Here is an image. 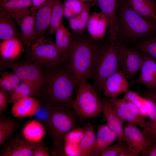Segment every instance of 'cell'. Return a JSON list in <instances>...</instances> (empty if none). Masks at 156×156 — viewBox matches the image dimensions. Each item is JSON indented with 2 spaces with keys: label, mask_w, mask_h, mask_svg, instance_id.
I'll return each instance as SVG.
<instances>
[{
  "label": "cell",
  "mask_w": 156,
  "mask_h": 156,
  "mask_svg": "<svg viewBox=\"0 0 156 156\" xmlns=\"http://www.w3.org/2000/svg\"><path fill=\"white\" fill-rule=\"evenodd\" d=\"M42 68L44 78L40 98L45 104L72 109L74 89L78 84L68 63Z\"/></svg>",
  "instance_id": "cell-1"
},
{
  "label": "cell",
  "mask_w": 156,
  "mask_h": 156,
  "mask_svg": "<svg viewBox=\"0 0 156 156\" xmlns=\"http://www.w3.org/2000/svg\"><path fill=\"white\" fill-rule=\"evenodd\" d=\"M156 34V22L139 14L127 1L118 3L116 23L117 40L123 43L138 41Z\"/></svg>",
  "instance_id": "cell-2"
},
{
  "label": "cell",
  "mask_w": 156,
  "mask_h": 156,
  "mask_svg": "<svg viewBox=\"0 0 156 156\" xmlns=\"http://www.w3.org/2000/svg\"><path fill=\"white\" fill-rule=\"evenodd\" d=\"M76 36L71 35L68 63L78 85L83 79L92 78L94 59L101 44L91 38Z\"/></svg>",
  "instance_id": "cell-3"
},
{
  "label": "cell",
  "mask_w": 156,
  "mask_h": 156,
  "mask_svg": "<svg viewBox=\"0 0 156 156\" xmlns=\"http://www.w3.org/2000/svg\"><path fill=\"white\" fill-rule=\"evenodd\" d=\"M44 104L48 110L45 119L46 126L53 142V153L54 155L65 156V137L77 127L78 117L72 109Z\"/></svg>",
  "instance_id": "cell-4"
},
{
  "label": "cell",
  "mask_w": 156,
  "mask_h": 156,
  "mask_svg": "<svg viewBox=\"0 0 156 156\" xmlns=\"http://www.w3.org/2000/svg\"><path fill=\"white\" fill-rule=\"evenodd\" d=\"M119 49L117 40L101 44L96 52L92 77L93 86L98 94L102 91L105 80L120 70L118 61Z\"/></svg>",
  "instance_id": "cell-5"
},
{
  "label": "cell",
  "mask_w": 156,
  "mask_h": 156,
  "mask_svg": "<svg viewBox=\"0 0 156 156\" xmlns=\"http://www.w3.org/2000/svg\"><path fill=\"white\" fill-rule=\"evenodd\" d=\"M72 109L82 121L99 116L102 113L100 98L93 86L83 79L78 85Z\"/></svg>",
  "instance_id": "cell-6"
},
{
  "label": "cell",
  "mask_w": 156,
  "mask_h": 156,
  "mask_svg": "<svg viewBox=\"0 0 156 156\" xmlns=\"http://www.w3.org/2000/svg\"><path fill=\"white\" fill-rule=\"evenodd\" d=\"M27 48L26 59L41 67L67 63L55 42L45 36L34 41Z\"/></svg>",
  "instance_id": "cell-7"
},
{
  "label": "cell",
  "mask_w": 156,
  "mask_h": 156,
  "mask_svg": "<svg viewBox=\"0 0 156 156\" xmlns=\"http://www.w3.org/2000/svg\"><path fill=\"white\" fill-rule=\"evenodd\" d=\"M6 68L12 70L22 81L30 84L34 90L35 96L40 98L44 78L42 67L28 59L21 62L0 60V74Z\"/></svg>",
  "instance_id": "cell-8"
},
{
  "label": "cell",
  "mask_w": 156,
  "mask_h": 156,
  "mask_svg": "<svg viewBox=\"0 0 156 156\" xmlns=\"http://www.w3.org/2000/svg\"><path fill=\"white\" fill-rule=\"evenodd\" d=\"M118 41L120 69L128 79H132L140 70L144 53L135 47H128L121 42Z\"/></svg>",
  "instance_id": "cell-9"
},
{
  "label": "cell",
  "mask_w": 156,
  "mask_h": 156,
  "mask_svg": "<svg viewBox=\"0 0 156 156\" xmlns=\"http://www.w3.org/2000/svg\"><path fill=\"white\" fill-rule=\"evenodd\" d=\"M36 13H31L29 8L10 15L20 27L21 40L26 47L35 40Z\"/></svg>",
  "instance_id": "cell-10"
},
{
  "label": "cell",
  "mask_w": 156,
  "mask_h": 156,
  "mask_svg": "<svg viewBox=\"0 0 156 156\" xmlns=\"http://www.w3.org/2000/svg\"><path fill=\"white\" fill-rule=\"evenodd\" d=\"M125 141L132 149L142 153L154 142L134 123L127 122L124 128Z\"/></svg>",
  "instance_id": "cell-11"
},
{
  "label": "cell",
  "mask_w": 156,
  "mask_h": 156,
  "mask_svg": "<svg viewBox=\"0 0 156 156\" xmlns=\"http://www.w3.org/2000/svg\"><path fill=\"white\" fill-rule=\"evenodd\" d=\"M120 69L108 77L103 85V94L106 97L117 98L129 89V83Z\"/></svg>",
  "instance_id": "cell-12"
},
{
  "label": "cell",
  "mask_w": 156,
  "mask_h": 156,
  "mask_svg": "<svg viewBox=\"0 0 156 156\" xmlns=\"http://www.w3.org/2000/svg\"><path fill=\"white\" fill-rule=\"evenodd\" d=\"M38 144L28 142L22 136H17L3 146L0 156H33V150Z\"/></svg>",
  "instance_id": "cell-13"
},
{
  "label": "cell",
  "mask_w": 156,
  "mask_h": 156,
  "mask_svg": "<svg viewBox=\"0 0 156 156\" xmlns=\"http://www.w3.org/2000/svg\"><path fill=\"white\" fill-rule=\"evenodd\" d=\"M138 77L131 81L130 84H141L148 90L156 86V59L144 53L143 62Z\"/></svg>",
  "instance_id": "cell-14"
},
{
  "label": "cell",
  "mask_w": 156,
  "mask_h": 156,
  "mask_svg": "<svg viewBox=\"0 0 156 156\" xmlns=\"http://www.w3.org/2000/svg\"><path fill=\"white\" fill-rule=\"evenodd\" d=\"M102 104V113L110 128L117 135L118 141H125L123 123L114 111L109 100L106 97L100 98Z\"/></svg>",
  "instance_id": "cell-15"
},
{
  "label": "cell",
  "mask_w": 156,
  "mask_h": 156,
  "mask_svg": "<svg viewBox=\"0 0 156 156\" xmlns=\"http://www.w3.org/2000/svg\"><path fill=\"white\" fill-rule=\"evenodd\" d=\"M40 109L39 101L31 96L22 98L13 103L11 113L14 117L22 118L38 114Z\"/></svg>",
  "instance_id": "cell-16"
},
{
  "label": "cell",
  "mask_w": 156,
  "mask_h": 156,
  "mask_svg": "<svg viewBox=\"0 0 156 156\" xmlns=\"http://www.w3.org/2000/svg\"><path fill=\"white\" fill-rule=\"evenodd\" d=\"M55 0H47L36 11L34 41L45 36L46 32L49 28L53 8Z\"/></svg>",
  "instance_id": "cell-17"
},
{
  "label": "cell",
  "mask_w": 156,
  "mask_h": 156,
  "mask_svg": "<svg viewBox=\"0 0 156 156\" xmlns=\"http://www.w3.org/2000/svg\"><path fill=\"white\" fill-rule=\"evenodd\" d=\"M117 140H118L117 135L107 123L99 126L93 149V156H99L103 151Z\"/></svg>",
  "instance_id": "cell-18"
},
{
  "label": "cell",
  "mask_w": 156,
  "mask_h": 156,
  "mask_svg": "<svg viewBox=\"0 0 156 156\" xmlns=\"http://www.w3.org/2000/svg\"><path fill=\"white\" fill-rule=\"evenodd\" d=\"M86 29L90 37L94 40L98 41L104 37L107 29V24L101 12L92 13L88 22Z\"/></svg>",
  "instance_id": "cell-19"
},
{
  "label": "cell",
  "mask_w": 156,
  "mask_h": 156,
  "mask_svg": "<svg viewBox=\"0 0 156 156\" xmlns=\"http://www.w3.org/2000/svg\"><path fill=\"white\" fill-rule=\"evenodd\" d=\"M23 43L14 38L1 41L0 43V60L13 61L25 51Z\"/></svg>",
  "instance_id": "cell-20"
},
{
  "label": "cell",
  "mask_w": 156,
  "mask_h": 156,
  "mask_svg": "<svg viewBox=\"0 0 156 156\" xmlns=\"http://www.w3.org/2000/svg\"><path fill=\"white\" fill-rule=\"evenodd\" d=\"M13 19L7 12L0 8L1 41L14 38L22 42L21 34L19 33Z\"/></svg>",
  "instance_id": "cell-21"
},
{
  "label": "cell",
  "mask_w": 156,
  "mask_h": 156,
  "mask_svg": "<svg viewBox=\"0 0 156 156\" xmlns=\"http://www.w3.org/2000/svg\"><path fill=\"white\" fill-rule=\"evenodd\" d=\"M46 133L43 125L36 120H31L24 126L22 136L28 142L37 144L42 142Z\"/></svg>",
  "instance_id": "cell-22"
},
{
  "label": "cell",
  "mask_w": 156,
  "mask_h": 156,
  "mask_svg": "<svg viewBox=\"0 0 156 156\" xmlns=\"http://www.w3.org/2000/svg\"><path fill=\"white\" fill-rule=\"evenodd\" d=\"M83 127H77L70 131L65 137L64 150L65 156H79V143L84 135Z\"/></svg>",
  "instance_id": "cell-23"
},
{
  "label": "cell",
  "mask_w": 156,
  "mask_h": 156,
  "mask_svg": "<svg viewBox=\"0 0 156 156\" xmlns=\"http://www.w3.org/2000/svg\"><path fill=\"white\" fill-rule=\"evenodd\" d=\"M83 127L85 132L79 144V156H93V149L96 139L94 128L90 122Z\"/></svg>",
  "instance_id": "cell-24"
},
{
  "label": "cell",
  "mask_w": 156,
  "mask_h": 156,
  "mask_svg": "<svg viewBox=\"0 0 156 156\" xmlns=\"http://www.w3.org/2000/svg\"><path fill=\"white\" fill-rule=\"evenodd\" d=\"M127 1L139 14L156 23L155 3L150 0H127Z\"/></svg>",
  "instance_id": "cell-25"
},
{
  "label": "cell",
  "mask_w": 156,
  "mask_h": 156,
  "mask_svg": "<svg viewBox=\"0 0 156 156\" xmlns=\"http://www.w3.org/2000/svg\"><path fill=\"white\" fill-rule=\"evenodd\" d=\"M18 125L15 119L1 115L0 116V147L9 139Z\"/></svg>",
  "instance_id": "cell-26"
},
{
  "label": "cell",
  "mask_w": 156,
  "mask_h": 156,
  "mask_svg": "<svg viewBox=\"0 0 156 156\" xmlns=\"http://www.w3.org/2000/svg\"><path fill=\"white\" fill-rule=\"evenodd\" d=\"M64 7L61 0H56L51 13L49 32L51 35L55 34L56 30L63 24Z\"/></svg>",
  "instance_id": "cell-27"
},
{
  "label": "cell",
  "mask_w": 156,
  "mask_h": 156,
  "mask_svg": "<svg viewBox=\"0 0 156 156\" xmlns=\"http://www.w3.org/2000/svg\"><path fill=\"white\" fill-rule=\"evenodd\" d=\"M31 0H0V8L12 15L29 8Z\"/></svg>",
  "instance_id": "cell-28"
},
{
  "label": "cell",
  "mask_w": 156,
  "mask_h": 156,
  "mask_svg": "<svg viewBox=\"0 0 156 156\" xmlns=\"http://www.w3.org/2000/svg\"><path fill=\"white\" fill-rule=\"evenodd\" d=\"M123 98L133 103L139 109L143 116L146 117L147 116V109L148 102L147 97L142 96L129 88L125 93Z\"/></svg>",
  "instance_id": "cell-29"
},
{
  "label": "cell",
  "mask_w": 156,
  "mask_h": 156,
  "mask_svg": "<svg viewBox=\"0 0 156 156\" xmlns=\"http://www.w3.org/2000/svg\"><path fill=\"white\" fill-rule=\"evenodd\" d=\"M96 2L107 20H114L116 16L118 0H97Z\"/></svg>",
  "instance_id": "cell-30"
},
{
  "label": "cell",
  "mask_w": 156,
  "mask_h": 156,
  "mask_svg": "<svg viewBox=\"0 0 156 156\" xmlns=\"http://www.w3.org/2000/svg\"><path fill=\"white\" fill-rule=\"evenodd\" d=\"M31 96H35L33 88L28 83L22 81L10 95L9 104H13L22 98Z\"/></svg>",
  "instance_id": "cell-31"
},
{
  "label": "cell",
  "mask_w": 156,
  "mask_h": 156,
  "mask_svg": "<svg viewBox=\"0 0 156 156\" xmlns=\"http://www.w3.org/2000/svg\"><path fill=\"white\" fill-rule=\"evenodd\" d=\"M135 47L156 59V34L139 40Z\"/></svg>",
  "instance_id": "cell-32"
},
{
  "label": "cell",
  "mask_w": 156,
  "mask_h": 156,
  "mask_svg": "<svg viewBox=\"0 0 156 156\" xmlns=\"http://www.w3.org/2000/svg\"><path fill=\"white\" fill-rule=\"evenodd\" d=\"M112 106L114 111L123 123L126 122H132L142 128L145 125L147 121L145 122L138 118L127 109Z\"/></svg>",
  "instance_id": "cell-33"
},
{
  "label": "cell",
  "mask_w": 156,
  "mask_h": 156,
  "mask_svg": "<svg viewBox=\"0 0 156 156\" xmlns=\"http://www.w3.org/2000/svg\"><path fill=\"white\" fill-rule=\"evenodd\" d=\"M127 145L126 142L118 141L117 143L110 145L103 151L100 156H119V155Z\"/></svg>",
  "instance_id": "cell-34"
},
{
  "label": "cell",
  "mask_w": 156,
  "mask_h": 156,
  "mask_svg": "<svg viewBox=\"0 0 156 156\" xmlns=\"http://www.w3.org/2000/svg\"><path fill=\"white\" fill-rule=\"evenodd\" d=\"M85 3L78 0H65L63 4L64 7L69 9L75 16L82 10Z\"/></svg>",
  "instance_id": "cell-35"
},
{
  "label": "cell",
  "mask_w": 156,
  "mask_h": 156,
  "mask_svg": "<svg viewBox=\"0 0 156 156\" xmlns=\"http://www.w3.org/2000/svg\"><path fill=\"white\" fill-rule=\"evenodd\" d=\"M0 74L1 76L5 78L9 81L14 90L22 81L20 78L13 71L12 72L3 71Z\"/></svg>",
  "instance_id": "cell-36"
},
{
  "label": "cell",
  "mask_w": 156,
  "mask_h": 156,
  "mask_svg": "<svg viewBox=\"0 0 156 156\" xmlns=\"http://www.w3.org/2000/svg\"><path fill=\"white\" fill-rule=\"evenodd\" d=\"M10 94L7 92L0 89V115H2L6 109L9 101Z\"/></svg>",
  "instance_id": "cell-37"
},
{
  "label": "cell",
  "mask_w": 156,
  "mask_h": 156,
  "mask_svg": "<svg viewBox=\"0 0 156 156\" xmlns=\"http://www.w3.org/2000/svg\"><path fill=\"white\" fill-rule=\"evenodd\" d=\"M92 5V4L88 2L85 3L84 7L81 12L77 15L81 21L88 23L90 16V10Z\"/></svg>",
  "instance_id": "cell-38"
},
{
  "label": "cell",
  "mask_w": 156,
  "mask_h": 156,
  "mask_svg": "<svg viewBox=\"0 0 156 156\" xmlns=\"http://www.w3.org/2000/svg\"><path fill=\"white\" fill-rule=\"evenodd\" d=\"M0 89L8 93L10 95L14 90L9 81L2 76L0 78Z\"/></svg>",
  "instance_id": "cell-39"
},
{
  "label": "cell",
  "mask_w": 156,
  "mask_h": 156,
  "mask_svg": "<svg viewBox=\"0 0 156 156\" xmlns=\"http://www.w3.org/2000/svg\"><path fill=\"white\" fill-rule=\"evenodd\" d=\"M50 156V154L43 145L42 142L37 144L33 152V156Z\"/></svg>",
  "instance_id": "cell-40"
},
{
  "label": "cell",
  "mask_w": 156,
  "mask_h": 156,
  "mask_svg": "<svg viewBox=\"0 0 156 156\" xmlns=\"http://www.w3.org/2000/svg\"><path fill=\"white\" fill-rule=\"evenodd\" d=\"M70 27L74 32L77 34L79 25L80 20L77 15L68 19Z\"/></svg>",
  "instance_id": "cell-41"
},
{
  "label": "cell",
  "mask_w": 156,
  "mask_h": 156,
  "mask_svg": "<svg viewBox=\"0 0 156 156\" xmlns=\"http://www.w3.org/2000/svg\"><path fill=\"white\" fill-rule=\"evenodd\" d=\"M47 0H31V6L29 8V12L34 13L41 7Z\"/></svg>",
  "instance_id": "cell-42"
},
{
  "label": "cell",
  "mask_w": 156,
  "mask_h": 156,
  "mask_svg": "<svg viewBox=\"0 0 156 156\" xmlns=\"http://www.w3.org/2000/svg\"><path fill=\"white\" fill-rule=\"evenodd\" d=\"M142 153V156H156V141L153 142Z\"/></svg>",
  "instance_id": "cell-43"
},
{
  "label": "cell",
  "mask_w": 156,
  "mask_h": 156,
  "mask_svg": "<svg viewBox=\"0 0 156 156\" xmlns=\"http://www.w3.org/2000/svg\"><path fill=\"white\" fill-rule=\"evenodd\" d=\"M140 153L130 148L127 145L119 156H138Z\"/></svg>",
  "instance_id": "cell-44"
},
{
  "label": "cell",
  "mask_w": 156,
  "mask_h": 156,
  "mask_svg": "<svg viewBox=\"0 0 156 156\" xmlns=\"http://www.w3.org/2000/svg\"><path fill=\"white\" fill-rule=\"evenodd\" d=\"M140 92H141V94L144 96L147 97L151 99L154 102L156 107V96L149 93L147 91H142Z\"/></svg>",
  "instance_id": "cell-45"
},
{
  "label": "cell",
  "mask_w": 156,
  "mask_h": 156,
  "mask_svg": "<svg viewBox=\"0 0 156 156\" xmlns=\"http://www.w3.org/2000/svg\"><path fill=\"white\" fill-rule=\"evenodd\" d=\"M149 93L156 96V86L153 88L146 91Z\"/></svg>",
  "instance_id": "cell-46"
},
{
  "label": "cell",
  "mask_w": 156,
  "mask_h": 156,
  "mask_svg": "<svg viewBox=\"0 0 156 156\" xmlns=\"http://www.w3.org/2000/svg\"><path fill=\"white\" fill-rule=\"evenodd\" d=\"M79 1H80L83 2L84 3V2H87V3L89 2L90 1H96L97 0H78Z\"/></svg>",
  "instance_id": "cell-47"
},
{
  "label": "cell",
  "mask_w": 156,
  "mask_h": 156,
  "mask_svg": "<svg viewBox=\"0 0 156 156\" xmlns=\"http://www.w3.org/2000/svg\"><path fill=\"white\" fill-rule=\"evenodd\" d=\"M155 6H156V2L155 3Z\"/></svg>",
  "instance_id": "cell-48"
}]
</instances>
